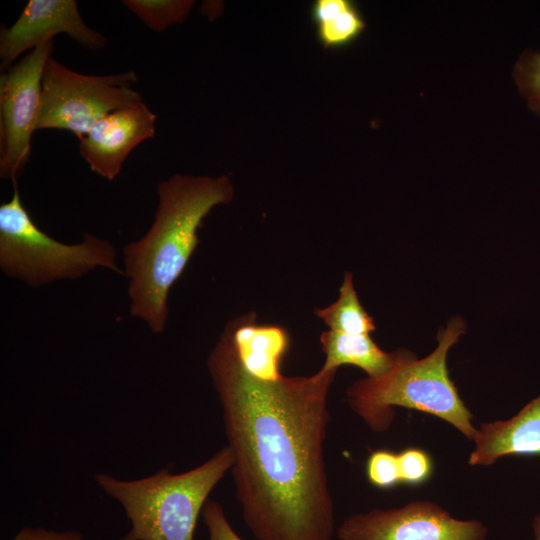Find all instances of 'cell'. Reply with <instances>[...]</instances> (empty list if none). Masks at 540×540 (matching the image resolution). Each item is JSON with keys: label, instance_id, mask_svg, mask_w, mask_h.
<instances>
[{"label": "cell", "instance_id": "6da1fadb", "mask_svg": "<svg viewBox=\"0 0 540 540\" xmlns=\"http://www.w3.org/2000/svg\"><path fill=\"white\" fill-rule=\"evenodd\" d=\"M208 368L223 411L243 520L256 540H331L335 512L324 445L337 370L260 377L222 333Z\"/></svg>", "mask_w": 540, "mask_h": 540}, {"label": "cell", "instance_id": "7a4b0ae2", "mask_svg": "<svg viewBox=\"0 0 540 540\" xmlns=\"http://www.w3.org/2000/svg\"><path fill=\"white\" fill-rule=\"evenodd\" d=\"M159 203L146 234L123 248L131 315L153 333L165 330L169 290L198 245V230L211 210L229 203L234 188L227 176L176 174L157 187Z\"/></svg>", "mask_w": 540, "mask_h": 540}, {"label": "cell", "instance_id": "3957f363", "mask_svg": "<svg viewBox=\"0 0 540 540\" xmlns=\"http://www.w3.org/2000/svg\"><path fill=\"white\" fill-rule=\"evenodd\" d=\"M465 331L462 318H451L437 333L436 348L423 359L407 350L386 374L352 383L346 391L349 407L375 432L390 427L399 406L441 418L474 441L478 429L447 368L448 352Z\"/></svg>", "mask_w": 540, "mask_h": 540}, {"label": "cell", "instance_id": "277c9868", "mask_svg": "<svg viewBox=\"0 0 540 540\" xmlns=\"http://www.w3.org/2000/svg\"><path fill=\"white\" fill-rule=\"evenodd\" d=\"M232 450L226 446L198 467L180 474L167 469L136 480L99 473L95 480L117 500L130 521L120 540H193L208 495L231 470Z\"/></svg>", "mask_w": 540, "mask_h": 540}, {"label": "cell", "instance_id": "5b68a950", "mask_svg": "<svg viewBox=\"0 0 540 540\" xmlns=\"http://www.w3.org/2000/svg\"><path fill=\"white\" fill-rule=\"evenodd\" d=\"M113 245L91 234L68 245L36 226L24 208L17 184L12 198L0 206V268L31 287L77 279L96 267L122 273Z\"/></svg>", "mask_w": 540, "mask_h": 540}, {"label": "cell", "instance_id": "8992f818", "mask_svg": "<svg viewBox=\"0 0 540 540\" xmlns=\"http://www.w3.org/2000/svg\"><path fill=\"white\" fill-rule=\"evenodd\" d=\"M133 71L104 76L75 72L50 57L45 65L36 130H67L78 139L108 113L143 102Z\"/></svg>", "mask_w": 540, "mask_h": 540}, {"label": "cell", "instance_id": "52a82bcc", "mask_svg": "<svg viewBox=\"0 0 540 540\" xmlns=\"http://www.w3.org/2000/svg\"><path fill=\"white\" fill-rule=\"evenodd\" d=\"M52 51L53 40L33 49L0 77V175L13 183L29 161L43 71Z\"/></svg>", "mask_w": 540, "mask_h": 540}, {"label": "cell", "instance_id": "ba28073f", "mask_svg": "<svg viewBox=\"0 0 540 540\" xmlns=\"http://www.w3.org/2000/svg\"><path fill=\"white\" fill-rule=\"evenodd\" d=\"M336 534L339 540H486L488 529L478 520L456 519L433 502L415 501L353 514Z\"/></svg>", "mask_w": 540, "mask_h": 540}, {"label": "cell", "instance_id": "9c48e42d", "mask_svg": "<svg viewBox=\"0 0 540 540\" xmlns=\"http://www.w3.org/2000/svg\"><path fill=\"white\" fill-rule=\"evenodd\" d=\"M65 33L88 50H100L106 38L87 26L74 0H30L15 23L0 32V68L8 70L25 51Z\"/></svg>", "mask_w": 540, "mask_h": 540}, {"label": "cell", "instance_id": "30bf717a", "mask_svg": "<svg viewBox=\"0 0 540 540\" xmlns=\"http://www.w3.org/2000/svg\"><path fill=\"white\" fill-rule=\"evenodd\" d=\"M156 119L144 102L112 111L79 139V152L91 170L114 180L131 151L154 136Z\"/></svg>", "mask_w": 540, "mask_h": 540}, {"label": "cell", "instance_id": "8fae6325", "mask_svg": "<svg viewBox=\"0 0 540 540\" xmlns=\"http://www.w3.org/2000/svg\"><path fill=\"white\" fill-rule=\"evenodd\" d=\"M474 442L471 465H491L509 455H540V396L508 420L483 423Z\"/></svg>", "mask_w": 540, "mask_h": 540}, {"label": "cell", "instance_id": "7c38bea8", "mask_svg": "<svg viewBox=\"0 0 540 540\" xmlns=\"http://www.w3.org/2000/svg\"><path fill=\"white\" fill-rule=\"evenodd\" d=\"M325 361L322 368L337 370L342 365H353L377 378L389 372L404 356L406 349L385 352L370 335L347 334L327 330L320 335Z\"/></svg>", "mask_w": 540, "mask_h": 540}, {"label": "cell", "instance_id": "4fadbf2b", "mask_svg": "<svg viewBox=\"0 0 540 540\" xmlns=\"http://www.w3.org/2000/svg\"><path fill=\"white\" fill-rule=\"evenodd\" d=\"M310 19L317 41L326 50H339L355 43L363 34L366 22L352 0H315Z\"/></svg>", "mask_w": 540, "mask_h": 540}, {"label": "cell", "instance_id": "5bb4252c", "mask_svg": "<svg viewBox=\"0 0 540 540\" xmlns=\"http://www.w3.org/2000/svg\"><path fill=\"white\" fill-rule=\"evenodd\" d=\"M314 313L333 331L370 335L376 329L373 318L359 301L350 272L344 274L339 297L329 306L316 309Z\"/></svg>", "mask_w": 540, "mask_h": 540}, {"label": "cell", "instance_id": "9a60e30c", "mask_svg": "<svg viewBox=\"0 0 540 540\" xmlns=\"http://www.w3.org/2000/svg\"><path fill=\"white\" fill-rule=\"evenodd\" d=\"M122 3L155 32L184 22L194 5L190 0H124Z\"/></svg>", "mask_w": 540, "mask_h": 540}, {"label": "cell", "instance_id": "2e32d148", "mask_svg": "<svg viewBox=\"0 0 540 540\" xmlns=\"http://www.w3.org/2000/svg\"><path fill=\"white\" fill-rule=\"evenodd\" d=\"M512 75L528 109L540 117V50H524L514 65Z\"/></svg>", "mask_w": 540, "mask_h": 540}, {"label": "cell", "instance_id": "e0dca14e", "mask_svg": "<svg viewBox=\"0 0 540 540\" xmlns=\"http://www.w3.org/2000/svg\"><path fill=\"white\" fill-rule=\"evenodd\" d=\"M368 480L378 488H390L401 482L398 455L387 450L373 452L366 463Z\"/></svg>", "mask_w": 540, "mask_h": 540}, {"label": "cell", "instance_id": "ac0fdd59", "mask_svg": "<svg viewBox=\"0 0 540 540\" xmlns=\"http://www.w3.org/2000/svg\"><path fill=\"white\" fill-rule=\"evenodd\" d=\"M397 455L401 482L420 484L431 475L432 461L425 451L418 448H407Z\"/></svg>", "mask_w": 540, "mask_h": 540}, {"label": "cell", "instance_id": "d6986e66", "mask_svg": "<svg viewBox=\"0 0 540 540\" xmlns=\"http://www.w3.org/2000/svg\"><path fill=\"white\" fill-rule=\"evenodd\" d=\"M209 540H243L228 521L223 507L215 500H207L202 510Z\"/></svg>", "mask_w": 540, "mask_h": 540}, {"label": "cell", "instance_id": "ffe728a7", "mask_svg": "<svg viewBox=\"0 0 540 540\" xmlns=\"http://www.w3.org/2000/svg\"><path fill=\"white\" fill-rule=\"evenodd\" d=\"M12 540H85L76 531L58 532L41 527H24L14 536Z\"/></svg>", "mask_w": 540, "mask_h": 540}, {"label": "cell", "instance_id": "44dd1931", "mask_svg": "<svg viewBox=\"0 0 540 540\" xmlns=\"http://www.w3.org/2000/svg\"><path fill=\"white\" fill-rule=\"evenodd\" d=\"M533 532L535 540H540V513L537 514L533 521Z\"/></svg>", "mask_w": 540, "mask_h": 540}]
</instances>
